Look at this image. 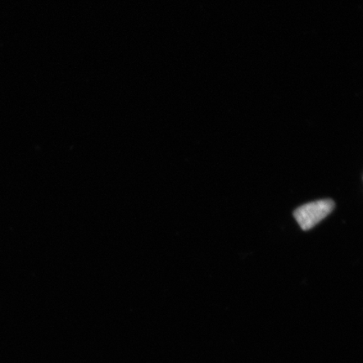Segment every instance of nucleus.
<instances>
[{"label":"nucleus","instance_id":"1","mask_svg":"<svg viewBox=\"0 0 363 363\" xmlns=\"http://www.w3.org/2000/svg\"><path fill=\"white\" fill-rule=\"evenodd\" d=\"M335 207L333 199H320L298 207L294 211V216L303 230H308L328 217Z\"/></svg>","mask_w":363,"mask_h":363}]
</instances>
